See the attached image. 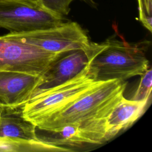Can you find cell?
<instances>
[{"instance_id":"13","label":"cell","mask_w":152,"mask_h":152,"mask_svg":"<svg viewBox=\"0 0 152 152\" xmlns=\"http://www.w3.org/2000/svg\"><path fill=\"white\" fill-rule=\"evenodd\" d=\"M74 0H38L45 8L65 17L71 11V4Z\"/></svg>"},{"instance_id":"8","label":"cell","mask_w":152,"mask_h":152,"mask_svg":"<svg viewBox=\"0 0 152 152\" xmlns=\"http://www.w3.org/2000/svg\"><path fill=\"white\" fill-rule=\"evenodd\" d=\"M109 116L66 125L58 132H49L55 137L46 141L61 147L62 145L80 147L84 144L104 143L106 142V126Z\"/></svg>"},{"instance_id":"4","label":"cell","mask_w":152,"mask_h":152,"mask_svg":"<svg viewBox=\"0 0 152 152\" xmlns=\"http://www.w3.org/2000/svg\"><path fill=\"white\" fill-rule=\"evenodd\" d=\"M65 53L45 50L24 42L18 32H10L0 36V71L41 76Z\"/></svg>"},{"instance_id":"7","label":"cell","mask_w":152,"mask_h":152,"mask_svg":"<svg viewBox=\"0 0 152 152\" xmlns=\"http://www.w3.org/2000/svg\"><path fill=\"white\" fill-rule=\"evenodd\" d=\"M22 107L0 108V151H17L20 141L40 140L36 125L23 118Z\"/></svg>"},{"instance_id":"5","label":"cell","mask_w":152,"mask_h":152,"mask_svg":"<svg viewBox=\"0 0 152 152\" xmlns=\"http://www.w3.org/2000/svg\"><path fill=\"white\" fill-rule=\"evenodd\" d=\"M65 21L38 2L0 0V28L10 32H26L55 27Z\"/></svg>"},{"instance_id":"9","label":"cell","mask_w":152,"mask_h":152,"mask_svg":"<svg viewBox=\"0 0 152 152\" xmlns=\"http://www.w3.org/2000/svg\"><path fill=\"white\" fill-rule=\"evenodd\" d=\"M40 76L0 71V108L22 107L32 97Z\"/></svg>"},{"instance_id":"6","label":"cell","mask_w":152,"mask_h":152,"mask_svg":"<svg viewBox=\"0 0 152 152\" xmlns=\"http://www.w3.org/2000/svg\"><path fill=\"white\" fill-rule=\"evenodd\" d=\"M18 33L24 42L53 53L86 52L91 42L86 30L76 21H65L55 27Z\"/></svg>"},{"instance_id":"12","label":"cell","mask_w":152,"mask_h":152,"mask_svg":"<svg viewBox=\"0 0 152 152\" xmlns=\"http://www.w3.org/2000/svg\"><path fill=\"white\" fill-rule=\"evenodd\" d=\"M138 86L132 97L134 100H144L151 98L152 87V70L148 68L141 75Z\"/></svg>"},{"instance_id":"16","label":"cell","mask_w":152,"mask_h":152,"mask_svg":"<svg viewBox=\"0 0 152 152\" xmlns=\"http://www.w3.org/2000/svg\"><path fill=\"white\" fill-rule=\"evenodd\" d=\"M23 1H30V2H38V0H23Z\"/></svg>"},{"instance_id":"15","label":"cell","mask_w":152,"mask_h":152,"mask_svg":"<svg viewBox=\"0 0 152 152\" xmlns=\"http://www.w3.org/2000/svg\"><path fill=\"white\" fill-rule=\"evenodd\" d=\"M80 1L86 4L89 7L93 8H97L98 6V4L96 2V0H79Z\"/></svg>"},{"instance_id":"1","label":"cell","mask_w":152,"mask_h":152,"mask_svg":"<svg viewBox=\"0 0 152 152\" xmlns=\"http://www.w3.org/2000/svg\"><path fill=\"white\" fill-rule=\"evenodd\" d=\"M143 44L128 43L115 34L100 43L90 42L85 52L89 72L95 81H125L141 75L149 68Z\"/></svg>"},{"instance_id":"10","label":"cell","mask_w":152,"mask_h":152,"mask_svg":"<svg viewBox=\"0 0 152 152\" xmlns=\"http://www.w3.org/2000/svg\"><path fill=\"white\" fill-rule=\"evenodd\" d=\"M87 62V55L83 50L66 52L40 76L33 96L71 80L86 67Z\"/></svg>"},{"instance_id":"14","label":"cell","mask_w":152,"mask_h":152,"mask_svg":"<svg viewBox=\"0 0 152 152\" xmlns=\"http://www.w3.org/2000/svg\"><path fill=\"white\" fill-rule=\"evenodd\" d=\"M138 20L150 32L152 30V0H137Z\"/></svg>"},{"instance_id":"3","label":"cell","mask_w":152,"mask_h":152,"mask_svg":"<svg viewBox=\"0 0 152 152\" xmlns=\"http://www.w3.org/2000/svg\"><path fill=\"white\" fill-rule=\"evenodd\" d=\"M99 81L94 80L86 65L71 80L33 96L23 106V116L35 124L62 110L88 92Z\"/></svg>"},{"instance_id":"2","label":"cell","mask_w":152,"mask_h":152,"mask_svg":"<svg viewBox=\"0 0 152 152\" xmlns=\"http://www.w3.org/2000/svg\"><path fill=\"white\" fill-rule=\"evenodd\" d=\"M125 81L112 80L99 81L88 92L58 112L34 125L46 132H58L66 125L109 116L124 96Z\"/></svg>"},{"instance_id":"11","label":"cell","mask_w":152,"mask_h":152,"mask_svg":"<svg viewBox=\"0 0 152 152\" xmlns=\"http://www.w3.org/2000/svg\"><path fill=\"white\" fill-rule=\"evenodd\" d=\"M150 99L128 100L123 96L114 106L106 122V142L132 126L145 112Z\"/></svg>"}]
</instances>
